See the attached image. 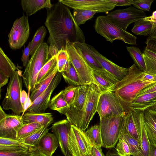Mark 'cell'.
<instances>
[{
    "label": "cell",
    "instance_id": "6da1fadb",
    "mask_svg": "<svg viewBox=\"0 0 156 156\" xmlns=\"http://www.w3.org/2000/svg\"><path fill=\"white\" fill-rule=\"evenodd\" d=\"M47 9L44 24L49 33L50 58L56 55L60 50H66L67 41L73 43L85 42L84 34L67 6L58 2Z\"/></svg>",
    "mask_w": 156,
    "mask_h": 156
},
{
    "label": "cell",
    "instance_id": "7a4b0ae2",
    "mask_svg": "<svg viewBox=\"0 0 156 156\" xmlns=\"http://www.w3.org/2000/svg\"><path fill=\"white\" fill-rule=\"evenodd\" d=\"M128 69L126 76L110 90L114 93L120 100L126 112H128L129 104L142 89L156 83L147 81L144 76V72L135 63Z\"/></svg>",
    "mask_w": 156,
    "mask_h": 156
},
{
    "label": "cell",
    "instance_id": "3957f363",
    "mask_svg": "<svg viewBox=\"0 0 156 156\" xmlns=\"http://www.w3.org/2000/svg\"><path fill=\"white\" fill-rule=\"evenodd\" d=\"M47 44H42L32 55L22 75L25 87L31 92L35 87L39 72L50 59Z\"/></svg>",
    "mask_w": 156,
    "mask_h": 156
},
{
    "label": "cell",
    "instance_id": "277c9868",
    "mask_svg": "<svg viewBox=\"0 0 156 156\" xmlns=\"http://www.w3.org/2000/svg\"><path fill=\"white\" fill-rule=\"evenodd\" d=\"M94 27L98 34L111 43L118 40L130 44H136V37L116 26L106 16H98L96 19Z\"/></svg>",
    "mask_w": 156,
    "mask_h": 156
},
{
    "label": "cell",
    "instance_id": "5b68a950",
    "mask_svg": "<svg viewBox=\"0 0 156 156\" xmlns=\"http://www.w3.org/2000/svg\"><path fill=\"white\" fill-rule=\"evenodd\" d=\"M126 114V113L121 115L100 119L102 147L112 148L115 147L121 135Z\"/></svg>",
    "mask_w": 156,
    "mask_h": 156
},
{
    "label": "cell",
    "instance_id": "8992f818",
    "mask_svg": "<svg viewBox=\"0 0 156 156\" xmlns=\"http://www.w3.org/2000/svg\"><path fill=\"white\" fill-rule=\"evenodd\" d=\"M21 73L16 71L10 78L5 97L2 102V108L11 110L14 114L20 115L24 109L21 101L23 86Z\"/></svg>",
    "mask_w": 156,
    "mask_h": 156
},
{
    "label": "cell",
    "instance_id": "52a82bcc",
    "mask_svg": "<svg viewBox=\"0 0 156 156\" xmlns=\"http://www.w3.org/2000/svg\"><path fill=\"white\" fill-rule=\"evenodd\" d=\"M66 50L82 84L89 85L94 83V69L76 50L73 43L67 41Z\"/></svg>",
    "mask_w": 156,
    "mask_h": 156
},
{
    "label": "cell",
    "instance_id": "ba28073f",
    "mask_svg": "<svg viewBox=\"0 0 156 156\" xmlns=\"http://www.w3.org/2000/svg\"><path fill=\"white\" fill-rule=\"evenodd\" d=\"M97 112L100 119L121 115L126 113L120 100L111 90L101 93L98 100Z\"/></svg>",
    "mask_w": 156,
    "mask_h": 156
},
{
    "label": "cell",
    "instance_id": "9c48e42d",
    "mask_svg": "<svg viewBox=\"0 0 156 156\" xmlns=\"http://www.w3.org/2000/svg\"><path fill=\"white\" fill-rule=\"evenodd\" d=\"M30 33L28 16L24 14L14 21L9 34L10 48L13 50L20 49L27 40Z\"/></svg>",
    "mask_w": 156,
    "mask_h": 156
},
{
    "label": "cell",
    "instance_id": "30bf717a",
    "mask_svg": "<svg viewBox=\"0 0 156 156\" xmlns=\"http://www.w3.org/2000/svg\"><path fill=\"white\" fill-rule=\"evenodd\" d=\"M69 144L72 156H90L92 145L85 132L72 125Z\"/></svg>",
    "mask_w": 156,
    "mask_h": 156
},
{
    "label": "cell",
    "instance_id": "8fae6325",
    "mask_svg": "<svg viewBox=\"0 0 156 156\" xmlns=\"http://www.w3.org/2000/svg\"><path fill=\"white\" fill-rule=\"evenodd\" d=\"M106 16L114 24L125 31L132 23L147 17L144 11L133 6L115 10Z\"/></svg>",
    "mask_w": 156,
    "mask_h": 156
},
{
    "label": "cell",
    "instance_id": "7c38bea8",
    "mask_svg": "<svg viewBox=\"0 0 156 156\" xmlns=\"http://www.w3.org/2000/svg\"><path fill=\"white\" fill-rule=\"evenodd\" d=\"M58 2L73 9H85L107 14L116 6L110 0H59Z\"/></svg>",
    "mask_w": 156,
    "mask_h": 156
},
{
    "label": "cell",
    "instance_id": "4fadbf2b",
    "mask_svg": "<svg viewBox=\"0 0 156 156\" xmlns=\"http://www.w3.org/2000/svg\"><path fill=\"white\" fill-rule=\"evenodd\" d=\"M89 85L80 128L83 131L88 128L90 122L97 112L98 100L101 94L98 86L94 83H91Z\"/></svg>",
    "mask_w": 156,
    "mask_h": 156
},
{
    "label": "cell",
    "instance_id": "5bb4252c",
    "mask_svg": "<svg viewBox=\"0 0 156 156\" xmlns=\"http://www.w3.org/2000/svg\"><path fill=\"white\" fill-rule=\"evenodd\" d=\"M22 116L8 114L0 107V137L16 139L18 132L23 125Z\"/></svg>",
    "mask_w": 156,
    "mask_h": 156
},
{
    "label": "cell",
    "instance_id": "9a60e30c",
    "mask_svg": "<svg viewBox=\"0 0 156 156\" xmlns=\"http://www.w3.org/2000/svg\"><path fill=\"white\" fill-rule=\"evenodd\" d=\"M62 76L61 73L58 72L48 88L32 102L26 111L36 113H44L49 107L52 94L60 83Z\"/></svg>",
    "mask_w": 156,
    "mask_h": 156
},
{
    "label": "cell",
    "instance_id": "2e32d148",
    "mask_svg": "<svg viewBox=\"0 0 156 156\" xmlns=\"http://www.w3.org/2000/svg\"><path fill=\"white\" fill-rule=\"evenodd\" d=\"M71 124L67 119L56 122L51 127L52 132L56 136L61 151L64 156H70L69 136Z\"/></svg>",
    "mask_w": 156,
    "mask_h": 156
},
{
    "label": "cell",
    "instance_id": "e0dca14e",
    "mask_svg": "<svg viewBox=\"0 0 156 156\" xmlns=\"http://www.w3.org/2000/svg\"><path fill=\"white\" fill-rule=\"evenodd\" d=\"M89 50L102 68L119 81L122 80L128 73V68L120 66L101 54L93 46L88 44Z\"/></svg>",
    "mask_w": 156,
    "mask_h": 156
},
{
    "label": "cell",
    "instance_id": "ac0fdd59",
    "mask_svg": "<svg viewBox=\"0 0 156 156\" xmlns=\"http://www.w3.org/2000/svg\"><path fill=\"white\" fill-rule=\"evenodd\" d=\"M142 112L132 110H130L128 112H126L125 120L122 130V132L127 133L136 140L139 143L140 145L141 134L140 117Z\"/></svg>",
    "mask_w": 156,
    "mask_h": 156
},
{
    "label": "cell",
    "instance_id": "d6986e66",
    "mask_svg": "<svg viewBox=\"0 0 156 156\" xmlns=\"http://www.w3.org/2000/svg\"><path fill=\"white\" fill-rule=\"evenodd\" d=\"M94 83L101 93L110 90L119 81L104 69L94 70Z\"/></svg>",
    "mask_w": 156,
    "mask_h": 156
},
{
    "label": "cell",
    "instance_id": "ffe728a7",
    "mask_svg": "<svg viewBox=\"0 0 156 156\" xmlns=\"http://www.w3.org/2000/svg\"><path fill=\"white\" fill-rule=\"evenodd\" d=\"M156 102V92L145 94L137 96L129 104L128 111L130 110L143 112Z\"/></svg>",
    "mask_w": 156,
    "mask_h": 156
},
{
    "label": "cell",
    "instance_id": "44dd1931",
    "mask_svg": "<svg viewBox=\"0 0 156 156\" xmlns=\"http://www.w3.org/2000/svg\"><path fill=\"white\" fill-rule=\"evenodd\" d=\"M142 116L149 142L156 146V112L146 109L143 112Z\"/></svg>",
    "mask_w": 156,
    "mask_h": 156
},
{
    "label": "cell",
    "instance_id": "7402d4cb",
    "mask_svg": "<svg viewBox=\"0 0 156 156\" xmlns=\"http://www.w3.org/2000/svg\"><path fill=\"white\" fill-rule=\"evenodd\" d=\"M37 148L21 140L16 139L0 137V151H28L30 152Z\"/></svg>",
    "mask_w": 156,
    "mask_h": 156
},
{
    "label": "cell",
    "instance_id": "603a6c76",
    "mask_svg": "<svg viewBox=\"0 0 156 156\" xmlns=\"http://www.w3.org/2000/svg\"><path fill=\"white\" fill-rule=\"evenodd\" d=\"M58 143L54 133L45 134L39 142L37 148L46 156H52L57 149Z\"/></svg>",
    "mask_w": 156,
    "mask_h": 156
},
{
    "label": "cell",
    "instance_id": "cb8c5ba5",
    "mask_svg": "<svg viewBox=\"0 0 156 156\" xmlns=\"http://www.w3.org/2000/svg\"><path fill=\"white\" fill-rule=\"evenodd\" d=\"M21 5L27 16L34 14L42 9H50L53 5L50 0H22Z\"/></svg>",
    "mask_w": 156,
    "mask_h": 156
},
{
    "label": "cell",
    "instance_id": "d4e9b609",
    "mask_svg": "<svg viewBox=\"0 0 156 156\" xmlns=\"http://www.w3.org/2000/svg\"><path fill=\"white\" fill-rule=\"evenodd\" d=\"M22 119L24 124L36 123L48 127L54 121L51 113H36L27 112L22 116Z\"/></svg>",
    "mask_w": 156,
    "mask_h": 156
},
{
    "label": "cell",
    "instance_id": "484cf974",
    "mask_svg": "<svg viewBox=\"0 0 156 156\" xmlns=\"http://www.w3.org/2000/svg\"><path fill=\"white\" fill-rule=\"evenodd\" d=\"M73 44L76 50L94 70L103 69L90 52L87 44L85 42H76Z\"/></svg>",
    "mask_w": 156,
    "mask_h": 156
},
{
    "label": "cell",
    "instance_id": "4316f807",
    "mask_svg": "<svg viewBox=\"0 0 156 156\" xmlns=\"http://www.w3.org/2000/svg\"><path fill=\"white\" fill-rule=\"evenodd\" d=\"M15 65L0 48V73L10 78L16 71Z\"/></svg>",
    "mask_w": 156,
    "mask_h": 156
},
{
    "label": "cell",
    "instance_id": "83f0119b",
    "mask_svg": "<svg viewBox=\"0 0 156 156\" xmlns=\"http://www.w3.org/2000/svg\"><path fill=\"white\" fill-rule=\"evenodd\" d=\"M56 55L50 58L39 72L37 78L36 85L49 76L57 68Z\"/></svg>",
    "mask_w": 156,
    "mask_h": 156
},
{
    "label": "cell",
    "instance_id": "f1b7e54d",
    "mask_svg": "<svg viewBox=\"0 0 156 156\" xmlns=\"http://www.w3.org/2000/svg\"><path fill=\"white\" fill-rule=\"evenodd\" d=\"M89 85H83L77 86L74 101L70 107L84 112V108Z\"/></svg>",
    "mask_w": 156,
    "mask_h": 156
},
{
    "label": "cell",
    "instance_id": "f546056e",
    "mask_svg": "<svg viewBox=\"0 0 156 156\" xmlns=\"http://www.w3.org/2000/svg\"><path fill=\"white\" fill-rule=\"evenodd\" d=\"M69 107L64 98L62 90L50 100L48 108L64 115Z\"/></svg>",
    "mask_w": 156,
    "mask_h": 156
},
{
    "label": "cell",
    "instance_id": "4dcf8cb0",
    "mask_svg": "<svg viewBox=\"0 0 156 156\" xmlns=\"http://www.w3.org/2000/svg\"><path fill=\"white\" fill-rule=\"evenodd\" d=\"M143 55L146 68L145 72L156 76V52L145 48Z\"/></svg>",
    "mask_w": 156,
    "mask_h": 156
},
{
    "label": "cell",
    "instance_id": "1f68e13d",
    "mask_svg": "<svg viewBox=\"0 0 156 156\" xmlns=\"http://www.w3.org/2000/svg\"><path fill=\"white\" fill-rule=\"evenodd\" d=\"M47 34V30L44 26L39 27L30 42V55H32L42 44Z\"/></svg>",
    "mask_w": 156,
    "mask_h": 156
},
{
    "label": "cell",
    "instance_id": "d6a6232c",
    "mask_svg": "<svg viewBox=\"0 0 156 156\" xmlns=\"http://www.w3.org/2000/svg\"><path fill=\"white\" fill-rule=\"evenodd\" d=\"M126 49L137 67L142 72H145L146 68L145 61L140 49L134 46L128 47Z\"/></svg>",
    "mask_w": 156,
    "mask_h": 156
},
{
    "label": "cell",
    "instance_id": "836d02e7",
    "mask_svg": "<svg viewBox=\"0 0 156 156\" xmlns=\"http://www.w3.org/2000/svg\"><path fill=\"white\" fill-rule=\"evenodd\" d=\"M85 133L92 146L102 147V141L99 125L91 126Z\"/></svg>",
    "mask_w": 156,
    "mask_h": 156
},
{
    "label": "cell",
    "instance_id": "e575fe53",
    "mask_svg": "<svg viewBox=\"0 0 156 156\" xmlns=\"http://www.w3.org/2000/svg\"><path fill=\"white\" fill-rule=\"evenodd\" d=\"M97 12L96 11L89 10L75 9H74L72 15L75 22L79 26L85 24Z\"/></svg>",
    "mask_w": 156,
    "mask_h": 156
},
{
    "label": "cell",
    "instance_id": "d590c367",
    "mask_svg": "<svg viewBox=\"0 0 156 156\" xmlns=\"http://www.w3.org/2000/svg\"><path fill=\"white\" fill-rule=\"evenodd\" d=\"M152 25V22L141 19L135 22L131 31L137 35L147 36L150 34Z\"/></svg>",
    "mask_w": 156,
    "mask_h": 156
},
{
    "label": "cell",
    "instance_id": "8d00e7d4",
    "mask_svg": "<svg viewBox=\"0 0 156 156\" xmlns=\"http://www.w3.org/2000/svg\"><path fill=\"white\" fill-rule=\"evenodd\" d=\"M58 72L57 68L49 76L36 86L30 96L32 102L48 88Z\"/></svg>",
    "mask_w": 156,
    "mask_h": 156
},
{
    "label": "cell",
    "instance_id": "74e56055",
    "mask_svg": "<svg viewBox=\"0 0 156 156\" xmlns=\"http://www.w3.org/2000/svg\"><path fill=\"white\" fill-rule=\"evenodd\" d=\"M49 130L48 127L43 126L30 136L19 140L37 147L40 140L48 132Z\"/></svg>",
    "mask_w": 156,
    "mask_h": 156
},
{
    "label": "cell",
    "instance_id": "f35d334b",
    "mask_svg": "<svg viewBox=\"0 0 156 156\" xmlns=\"http://www.w3.org/2000/svg\"><path fill=\"white\" fill-rule=\"evenodd\" d=\"M61 73L65 81L70 85L77 86L83 85L75 69L70 62L68 71H63Z\"/></svg>",
    "mask_w": 156,
    "mask_h": 156
},
{
    "label": "cell",
    "instance_id": "ab89813d",
    "mask_svg": "<svg viewBox=\"0 0 156 156\" xmlns=\"http://www.w3.org/2000/svg\"><path fill=\"white\" fill-rule=\"evenodd\" d=\"M43 126L40 124L36 123L24 124L18 132L16 139L20 140L26 137Z\"/></svg>",
    "mask_w": 156,
    "mask_h": 156
},
{
    "label": "cell",
    "instance_id": "60d3db41",
    "mask_svg": "<svg viewBox=\"0 0 156 156\" xmlns=\"http://www.w3.org/2000/svg\"><path fill=\"white\" fill-rule=\"evenodd\" d=\"M57 66L58 72H67L69 69L70 60L67 51L66 50L62 49L59 51L56 55Z\"/></svg>",
    "mask_w": 156,
    "mask_h": 156
},
{
    "label": "cell",
    "instance_id": "b9f144b4",
    "mask_svg": "<svg viewBox=\"0 0 156 156\" xmlns=\"http://www.w3.org/2000/svg\"><path fill=\"white\" fill-rule=\"evenodd\" d=\"M142 112L141 115V134L140 145L141 149V156H148L150 143L148 140L144 126L142 116Z\"/></svg>",
    "mask_w": 156,
    "mask_h": 156
},
{
    "label": "cell",
    "instance_id": "7bdbcfd3",
    "mask_svg": "<svg viewBox=\"0 0 156 156\" xmlns=\"http://www.w3.org/2000/svg\"><path fill=\"white\" fill-rule=\"evenodd\" d=\"M127 143L133 156H141V149L140 144L126 133L122 132L121 136Z\"/></svg>",
    "mask_w": 156,
    "mask_h": 156
},
{
    "label": "cell",
    "instance_id": "ee69618b",
    "mask_svg": "<svg viewBox=\"0 0 156 156\" xmlns=\"http://www.w3.org/2000/svg\"><path fill=\"white\" fill-rule=\"evenodd\" d=\"M77 86L70 85L62 90L64 98L69 107L71 106L74 101Z\"/></svg>",
    "mask_w": 156,
    "mask_h": 156
},
{
    "label": "cell",
    "instance_id": "f6af8a7d",
    "mask_svg": "<svg viewBox=\"0 0 156 156\" xmlns=\"http://www.w3.org/2000/svg\"><path fill=\"white\" fill-rule=\"evenodd\" d=\"M118 141L115 149L118 153L121 156H130V150L125 140L121 136Z\"/></svg>",
    "mask_w": 156,
    "mask_h": 156
},
{
    "label": "cell",
    "instance_id": "bcb514c9",
    "mask_svg": "<svg viewBox=\"0 0 156 156\" xmlns=\"http://www.w3.org/2000/svg\"><path fill=\"white\" fill-rule=\"evenodd\" d=\"M153 0H133V5L138 9L143 11H151V7Z\"/></svg>",
    "mask_w": 156,
    "mask_h": 156
},
{
    "label": "cell",
    "instance_id": "7dc6e473",
    "mask_svg": "<svg viewBox=\"0 0 156 156\" xmlns=\"http://www.w3.org/2000/svg\"><path fill=\"white\" fill-rule=\"evenodd\" d=\"M30 152V151H0V156H27Z\"/></svg>",
    "mask_w": 156,
    "mask_h": 156
},
{
    "label": "cell",
    "instance_id": "c3c4849f",
    "mask_svg": "<svg viewBox=\"0 0 156 156\" xmlns=\"http://www.w3.org/2000/svg\"><path fill=\"white\" fill-rule=\"evenodd\" d=\"M30 42L27 47L24 49L23 52L21 59L24 67H26L30 60L29 56L30 55Z\"/></svg>",
    "mask_w": 156,
    "mask_h": 156
},
{
    "label": "cell",
    "instance_id": "681fc988",
    "mask_svg": "<svg viewBox=\"0 0 156 156\" xmlns=\"http://www.w3.org/2000/svg\"><path fill=\"white\" fill-rule=\"evenodd\" d=\"M145 43L146 44V49H149L156 52V37H152L149 36Z\"/></svg>",
    "mask_w": 156,
    "mask_h": 156
},
{
    "label": "cell",
    "instance_id": "f907efd6",
    "mask_svg": "<svg viewBox=\"0 0 156 156\" xmlns=\"http://www.w3.org/2000/svg\"><path fill=\"white\" fill-rule=\"evenodd\" d=\"M115 6H123L133 5V0H110Z\"/></svg>",
    "mask_w": 156,
    "mask_h": 156
},
{
    "label": "cell",
    "instance_id": "816d5d0a",
    "mask_svg": "<svg viewBox=\"0 0 156 156\" xmlns=\"http://www.w3.org/2000/svg\"><path fill=\"white\" fill-rule=\"evenodd\" d=\"M90 156H106L103 153L101 147L92 146Z\"/></svg>",
    "mask_w": 156,
    "mask_h": 156
},
{
    "label": "cell",
    "instance_id": "f5cc1de1",
    "mask_svg": "<svg viewBox=\"0 0 156 156\" xmlns=\"http://www.w3.org/2000/svg\"><path fill=\"white\" fill-rule=\"evenodd\" d=\"M155 92H156V83L148 86L142 89L137 96L142 94Z\"/></svg>",
    "mask_w": 156,
    "mask_h": 156
},
{
    "label": "cell",
    "instance_id": "db71d44e",
    "mask_svg": "<svg viewBox=\"0 0 156 156\" xmlns=\"http://www.w3.org/2000/svg\"><path fill=\"white\" fill-rule=\"evenodd\" d=\"M9 78L0 73V88L3 87L8 83Z\"/></svg>",
    "mask_w": 156,
    "mask_h": 156
},
{
    "label": "cell",
    "instance_id": "11a10c76",
    "mask_svg": "<svg viewBox=\"0 0 156 156\" xmlns=\"http://www.w3.org/2000/svg\"><path fill=\"white\" fill-rule=\"evenodd\" d=\"M28 94H27L26 91L23 90L22 91L21 96V101L23 108L25 105V103L27 100L29 94V92L30 90H28Z\"/></svg>",
    "mask_w": 156,
    "mask_h": 156
},
{
    "label": "cell",
    "instance_id": "9f6ffc18",
    "mask_svg": "<svg viewBox=\"0 0 156 156\" xmlns=\"http://www.w3.org/2000/svg\"><path fill=\"white\" fill-rule=\"evenodd\" d=\"M143 19L145 21H150L152 22H156V10L153 12L151 16L146 17L143 18Z\"/></svg>",
    "mask_w": 156,
    "mask_h": 156
},
{
    "label": "cell",
    "instance_id": "6f0895ef",
    "mask_svg": "<svg viewBox=\"0 0 156 156\" xmlns=\"http://www.w3.org/2000/svg\"><path fill=\"white\" fill-rule=\"evenodd\" d=\"M106 156H121L117 153L116 150L113 148H111L107 152Z\"/></svg>",
    "mask_w": 156,
    "mask_h": 156
},
{
    "label": "cell",
    "instance_id": "680465c9",
    "mask_svg": "<svg viewBox=\"0 0 156 156\" xmlns=\"http://www.w3.org/2000/svg\"><path fill=\"white\" fill-rule=\"evenodd\" d=\"M27 156H46L42 153L37 148L31 152Z\"/></svg>",
    "mask_w": 156,
    "mask_h": 156
},
{
    "label": "cell",
    "instance_id": "91938a15",
    "mask_svg": "<svg viewBox=\"0 0 156 156\" xmlns=\"http://www.w3.org/2000/svg\"><path fill=\"white\" fill-rule=\"evenodd\" d=\"M148 156H156V146L150 144Z\"/></svg>",
    "mask_w": 156,
    "mask_h": 156
},
{
    "label": "cell",
    "instance_id": "94428289",
    "mask_svg": "<svg viewBox=\"0 0 156 156\" xmlns=\"http://www.w3.org/2000/svg\"><path fill=\"white\" fill-rule=\"evenodd\" d=\"M152 23L153 25L149 36L152 37H156V22Z\"/></svg>",
    "mask_w": 156,
    "mask_h": 156
},
{
    "label": "cell",
    "instance_id": "6125c7cd",
    "mask_svg": "<svg viewBox=\"0 0 156 156\" xmlns=\"http://www.w3.org/2000/svg\"><path fill=\"white\" fill-rule=\"evenodd\" d=\"M147 109L156 112V102L154 105Z\"/></svg>",
    "mask_w": 156,
    "mask_h": 156
},
{
    "label": "cell",
    "instance_id": "be15d7a7",
    "mask_svg": "<svg viewBox=\"0 0 156 156\" xmlns=\"http://www.w3.org/2000/svg\"><path fill=\"white\" fill-rule=\"evenodd\" d=\"M60 156L57 155V156ZM70 156H72L71 155Z\"/></svg>",
    "mask_w": 156,
    "mask_h": 156
}]
</instances>
